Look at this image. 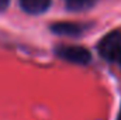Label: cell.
Wrapping results in <instances>:
<instances>
[{"mask_svg": "<svg viewBox=\"0 0 121 120\" xmlns=\"http://www.w3.org/2000/svg\"><path fill=\"white\" fill-rule=\"evenodd\" d=\"M51 30L58 35H68V37H79L82 35L86 26L80 24V23H69V21H60V23H55Z\"/></svg>", "mask_w": 121, "mask_h": 120, "instance_id": "3", "label": "cell"}, {"mask_svg": "<svg viewBox=\"0 0 121 120\" xmlns=\"http://www.w3.org/2000/svg\"><path fill=\"white\" fill-rule=\"evenodd\" d=\"M121 50V31L116 30L106 34L99 42V52L107 61H116Z\"/></svg>", "mask_w": 121, "mask_h": 120, "instance_id": "2", "label": "cell"}, {"mask_svg": "<svg viewBox=\"0 0 121 120\" xmlns=\"http://www.w3.org/2000/svg\"><path fill=\"white\" fill-rule=\"evenodd\" d=\"M52 4V0H20V7L27 14L38 16L45 13Z\"/></svg>", "mask_w": 121, "mask_h": 120, "instance_id": "4", "label": "cell"}, {"mask_svg": "<svg viewBox=\"0 0 121 120\" xmlns=\"http://www.w3.org/2000/svg\"><path fill=\"white\" fill-rule=\"evenodd\" d=\"M56 55L60 60L78 65H86L91 60L90 51L80 45H60L56 50Z\"/></svg>", "mask_w": 121, "mask_h": 120, "instance_id": "1", "label": "cell"}, {"mask_svg": "<svg viewBox=\"0 0 121 120\" xmlns=\"http://www.w3.org/2000/svg\"><path fill=\"white\" fill-rule=\"evenodd\" d=\"M9 4H10V0H0V13L4 11V10H7Z\"/></svg>", "mask_w": 121, "mask_h": 120, "instance_id": "6", "label": "cell"}, {"mask_svg": "<svg viewBox=\"0 0 121 120\" xmlns=\"http://www.w3.org/2000/svg\"><path fill=\"white\" fill-rule=\"evenodd\" d=\"M117 120H121V109H120V113H118V117H117Z\"/></svg>", "mask_w": 121, "mask_h": 120, "instance_id": "8", "label": "cell"}, {"mask_svg": "<svg viewBox=\"0 0 121 120\" xmlns=\"http://www.w3.org/2000/svg\"><path fill=\"white\" fill-rule=\"evenodd\" d=\"M96 0H65V6L70 11H85L94 6Z\"/></svg>", "mask_w": 121, "mask_h": 120, "instance_id": "5", "label": "cell"}, {"mask_svg": "<svg viewBox=\"0 0 121 120\" xmlns=\"http://www.w3.org/2000/svg\"><path fill=\"white\" fill-rule=\"evenodd\" d=\"M116 62H118V65L121 66V50H120V52H118V55H117V58H116Z\"/></svg>", "mask_w": 121, "mask_h": 120, "instance_id": "7", "label": "cell"}]
</instances>
